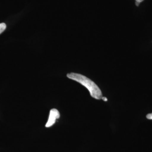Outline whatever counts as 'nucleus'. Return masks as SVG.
<instances>
[{
  "instance_id": "obj_1",
  "label": "nucleus",
  "mask_w": 152,
  "mask_h": 152,
  "mask_svg": "<svg viewBox=\"0 0 152 152\" xmlns=\"http://www.w3.org/2000/svg\"><path fill=\"white\" fill-rule=\"evenodd\" d=\"M66 76L68 78L80 83L86 87L92 98L99 100L103 97L102 92L98 85L86 76L76 73H68Z\"/></svg>"
},
{
  "instance_id": "obj_2",
  "label": "nucleus",
  "mask_w": 152,
  "mask_h": 152,
  "mask_svg": "<svg viewBox=\"0 0 152 152\" xmlns=\"http://www.w3.org/2000/svg\"><path fill=\"white\" fill-rule=\"evenodd\" d=\"M60 118L59 112L56 109H51L49 114V120L45 125L46 127H50L54 125L57 119Z\"/></svg>"
},
{
  "instance_id": "obj_3",
  "label": "nucleus",
  "mask_w": 152,
  "mask_h": 152,
  "mask_svg": "<svg viewBox=\"0 0 152 152\" xmlns=\"http://www.w3.org/2000/svg\"><path fill=\"white\" fill-rule=\"evenodd\" d=\"M6 28V25L5 23H0V34L3 32Z\"/></svg>"
},
{
  "instance_id": "obj_4",
  "label": "nucleus",
  "mask_w": 152,
  "mask_h": 152,
  "mask_svg": "<svg viewBox=\"0 0 152 152\" xmlns=\"http://www.w3.org/2000/svg\"><path fill=\"white\" fill-rule=\"evenodd\" d=\"M147 118L149 120H152V113L147 114Z\"/></svg>"
},
{
  "instance_id": "obj_5",
  "label": "nucleus",
  "mask_w": 152,
  "mask_h": 152,
  "mask_svg": "<svg viewBox=\"0 0 152 152\" xmlns=\"http://www.w3.org/2000/svg\"><path fill=\"white\" fill-rule=\"evenodd\" d=\"M102 99H103L104 101H105V102H107V101H108V99H107V98H105V97H102Z\"/></svg>"
},
{
  "instance_id": "obj_6",
  "label": "nucleus",
  "mask_w": 152,
  "mask_h": 152,
  "mask_svg": "<svg viewBox=\"0 0 152 152\" xmlns=\"http://www.w3.org/2000/svg\"><path fill=\"white\" fill-rule=\"evenodd\" d=\"M139 4H140V2H136V5L137 6H139Z\"/></svg>"
},
{
  "instance_id": "obj_7",
  "label": "nucleus",
  "mask_w": 152,
  "mask_h": 152,
  "mask_svg": "<svg viewBox=\"0 0 152 152\" xmlns=\"http://www.w3.org/2000/svg\"><path fill=\"white\" fill-rule=\"evenodd\" d=\"M144 1V0H136V2H140V3L142 1Z\"/></svg>"
}]
</instances>
